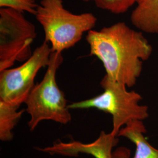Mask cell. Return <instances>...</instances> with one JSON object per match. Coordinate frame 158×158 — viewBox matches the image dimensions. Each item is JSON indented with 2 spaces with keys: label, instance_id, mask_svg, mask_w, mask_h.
<instances>
[{
  "label": "cell",
  "instance_id": "obj_12",
  "mask_svg": "<svg viewBox=\"0 0 158 158\" xmlns=\"http://www.w3.org/2000/svg\"><path fill=\"white\" fill-rule=\"evenodd\" d=\"M36 0H0V7L35 15L38 6Z\"/></svg>",
  "mask_w": 158,
  "mask_h": 158
},
{
  "label": "cell",
  "instance_id": "obj_7",
  "mask_svg": "<svg viewBox=\"0 0 158 158\" xmlns=\"http://www.w3.org/2000/svg\"><path fill=\"white\" fill-rule=\"evenodd\" d=\"M118 142L117 136L111 132L102 131L94 141L85 143L77 141L69 142L58 141L50 147L40 148L41 152L49 155H59L66 156H77L85 153L95 158H113V149Z\"/></svg>",
  "mask_w": 158,
  "mask_h": 158
},
{
  "label": "cell",
  "instance_id": "obj_4",
  "mask_svg": "<svg viewBox=\"0 0 158 158\" xmlns=\"http://www.w3.org/2000/svg\"><path fill=\"white\" fill-rule=\"evenodd\" d=\"M104 91L93 98L69 104L71 110L96 108L108 113L113 117L111 132L118 135L123 126L133 120L143 121L149 117L148 107L139 104L141 95L135 91H128L125 85L117 82L107 75L100 82Z\"/></svg>",
  "mask_w": 158,
  "mask_h": 158
},
{
  "label": "cell",
  "instance_id": "obj_2",
  "mask_svg": "<svg viewBox=\"0 0 158 158\" xmlns=\"http://www.w3.org/2000/svg\"><path fill=\"white\" fill-rule=\"evenodd\" d=\"M35 16L44 29V41L58 53L73 47L97 22L91 12L76 14L69 11L63 0H41Z\"/></svg>",
  "mask_w": 158,
  "mask_h": 158
},
{
  "label": "cell",
  "instance_id": "obj_1",
  "mask_svg": "<svg viewBox=\"0 0 158 158\" xmlns=\"http://www.w3.org/2000/svg\"><path fill=\"white\" fill-rule=\"evenodd\" d=\"M85 39L90 55L102 62L106 75L127 87L136 83L143 62L152 53V47L143 32L130 28L124 22L91 30Z\"/></svg>",
  "mask_w": 158,
  "mask_h": 158
},
{
  "label": "cell",
  "instance_id": "obj_10",
  "mask_svg": "<svg viewBox=\"0 0 158 158\" xmlns=\"http://www.w3.org/2000/svg\"><path fill=\"white\" fill-rule=\"evenodd\" d=\"M20 106L0 100V140L10 141L13 138L12 131L22 117L24 110Z\"/></svg>",
  "mask_w": 158,
  "mask_h": 158
},
{
  "label": "cell",
  "instance_id": "obj_6",
  "mask_svg": "<svg viewBox=\"0 0 158 158\" xmlns=\"http://www.w3.org/2000/svg\"><path fill=\"white\" fill-rule=\"evenodd\" d=\"M52 52L51 46L44 41L23 64L0 71V100L19 106L25 103L37 74L47 68Z\"/></svg>",
  "mask_w": 158,
  "mask_h": 158
},
{
  "label": "cell",
  "instance_id": "obj_5",
  "mask_svg": "<svg viewBox=\"0 0 158 158\" xmlns=\"http://www.w3.org/2000/svg\"><path fill=\"white\" fill-rule=\"evenodd\" d=\"M37 32L34 23L23 12L7 8L0 9V71L32 55L31 45Z\"/></svg>",
  "mask_w": 158,
  "mask_h": 158
},
{
  "label": "cell",
  "instance_id": "obj_3",
  "mask_svg": "<svg viewBox=\"0 0 158 158\" xmlns=\"http://www.w3.org/2000/svg\"><path fill=\"white\" fill-rule=\"evenodd\" d=\"M62 53L52 52L42 81L35 85L25 104L30 115L29 128L33 131L40 122L51 120L67 124L72 120L67 100L57 84V70L63 62Z\"/></svg>",
  "mask_w": 158,
  "mask_h": 158
},
{
  "label": "cell",
  "instance_id": "obj_9",
  "mask_svg": "<svg viewBox=\"0 0 158 158\" xmlns=\"http://www.w3.org/2000/svg\"><path fill=\"white\" fill-rule=\"evenodd\" d=\"M130 19L142 32L158 34V0H137Z\"/></svg>",
  "mask_w": 158,
  "mask_h": 158
},
{
  "label": "cell",
  "instance_id": "obj_11",
  "mask_svg": "<svg viewBox=\"0 0 158 158\" xmlns=\"http://www.w3.org/2000/svg\"><path fill=\"white\" fill-rule=\"evenodd\" d=\"M96 6L115 14H123L136 4L137 0H92Z\"/></svg>",
  "mask_w": 158,
  "mask_h": 158
},
{
  "label": "cell",
  "instance_id": "obj_13",
  "mask_svg": "<svg viewBox=\"0 0 158 158\" xmlns=\"http://www.w3.org/2000/svg\"><path fill=\"white\" fill-rule=\"evenodd\" d=\"M85 2H89V1H92V0H83Z\"/></svg>",
  "mask_w": 158,
  "mask_h": 158
},
{
  "label": "cell",
  "instance_id": "obj_8",
  "mask_svg": "<svg viewBox=\"0 0 158 158\" xmlns=\"http://www.w3.org/2000/svg\"><path fill=\"white\" fill-rule=\"evenodd\" d=\"M147 130L141 120H133L119 130L118 135L127 138L136 146L135 153L132 158H158V149L147 140L144 134ZM113 158H130V151L119 147L113 152Z\"/></svg>",
  "mask_w": 158,
  "mask_h": 158
}]
</instances>
